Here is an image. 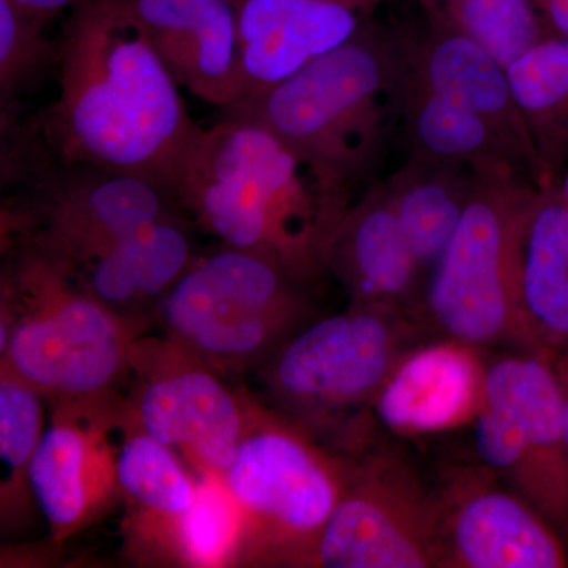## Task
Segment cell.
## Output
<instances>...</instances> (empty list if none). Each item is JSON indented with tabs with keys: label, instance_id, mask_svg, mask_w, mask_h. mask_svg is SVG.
<instances>
[{
	"label": "cell",
	"instance_id": "6da1fadb",
	"mask_svg": "<svg viewBox=\"0 0 568 568\" xmlns=\"http://www.w3.org/2000/svg\"><path fill=\"white\" fill-rule=\"evenodd\" d=\"M59 41V95L36 122L44 144L67 162L138 175L173 193L203 126L129 0H81Z\"/></svg>",
	"mask_w": 568,
	"mask_h": 568
},
{
	"label": "cell",
	"instance_id": "7a4b0ae2",
	"mask_svg": "<svg viewBox=\"0 0 568 568\" xmlns=\"http://www.w3.org/2000/svg\"><path fill=\"white\" fill-rule=\"evenodd\" d=\"M173 194L186 216L224 245L274 260L306 280L353 194L263 123L234 110L201 130Z\"/></svg>",
	"mask_w": 568,
	"mask_h": 568
},
{
	"label": "cell",
	"instance_id": "3957f363",
	"mask_svg": "<svg viewBox=\"0 0 568 568\" xmlns=\"http://www.w3.org/2000/svg\"><path fill=\"white\" fill-rule=\"evenodd\" d=\"M395 31L396 106L407 159L517 174L548 189L506 67L426 13L413 28Z\"/></svg>",
	"mask_w": 568,
	"mask_h": 568
},
{
	"label": "cell",
	"instance_id": "277c9868",
	"mask_svg": "<svg viewBox=\"0 0 568 568\" xmlns=\"http://www.w3.org/2000/svg\"><path fill=\"white\" fill-rule=\"evenodd\" d=\"M396 88V31L368 21L293 77L223 110L263 123L353 194L375 175L398 125Z\"/></svg>",
	"mask_w": 568,
	"mask_h": 568
},
{
	"label": "cell",
	"instance_id": "5b68a950",
	"mask_svg": "<svg viewBox=\"0 0 568 568\" xmlns=\"http://www.w3.org/2000/svg\"><path fill=\"white\" fill-rule=\"evenodd\" d=\"M3 250L2 369L59 403L106 394L129 373L138 328L28 246Z\"/></svg>",
	"mask_w": 568,
	"mask_h": 568
},
{
	"label": "cell",
	"instance_id": "8992f818",
	"mask_svg": "<svg viewBox=\"0 0 568 568\" xmlns=\"http://www.w3.org/2000/svg\"><path fill=\"white\" fill-rule=\"evenodd\" d=\"M312 280L224 245L196 254L156 308L164 335L219 373L260 369L304 327Z\"/></svg>",
	"mask_w": 568,
	"mask_h": 568
},
{
	"label": "cell",
	"instance_id": "52a82bcc",
	"mask_svg": "<svg viewBox=\"0 0 568 568\" xmlns=\"http://www.w3.org/2000/svg\"><path fill=\"white\" fill-rule=\"evenodd\" d=\"M538 190L517 174L477 171L473 197L420 297L444 338L476 349L514 343L541 353L519 291L523 234Z\"/></svg>",
	"mask_w": 568,
	"mask_h": 568
},
{
	"label": "cell",
	"instance_id": "ba28073f",
	"mask_svg": "<svg viewBox=\"0 0 568 568\" xmlns=\"http://www.w3.org/2000/svg\"><path fill=\"white\" fill-rule=\"evenodd\" d=\"M403 313L353 304L298 328L257 369L284 418L308 433L375 405L409 351Z\"/></svg>",
	"mask_w": 568,
	"mask_h": 568
},
{
	"label": "cell",
	"instance_id": "9c48e42d",
	"mask_svg": "<svg viewBox=\"0 0 568 568\" xmlns=\"http://www.w3.org/2000/svg\"><path fill=\"white\" fill-rule=\"evenodd\" d=\"M223 481L244 511L248 541L291 562H312L342 493V463L325 457L286 418L253 406Z\"/></svg>",
	"mask_w": 568,
	"mask_h": 568
},
{
	"label": "cell",
	"instance_id": "30bf717a",
	"mask_svg": "<svg viewBox=\"0 0 568 568\" xmlns=\"http://www.w3.org/2000/svg\"><path fill=\"white\" fill-rule=\"evenodd\" d=\"M342 493L312 562L325 568H428L443 564L436 491L403 459L366 455L342 463Z\"/></svg>",
	"mask_w": 568,
	"mask_h": 568
},
{
	"label": "cell",
	"instance_id": "8fae6325",
	"mask_svg": "<svg viewBox=\"0 0 568 568\" xmlns=\"http://www.w3.org/2000/svg\"><path fill=\"white\" fill-rule=\"evenodd\" d=\"M129 368L136 372V388L126 416L200 477H223L245 435L253 405L246 406L223 383L222 373L170 338H138Z\"/></svg>",
	"mask_w": 568,
	"mask_h": 568
},
{
	"label": "cell",
	"instance_id": "7c38bea8",
	"mask_svg": "<svg viewBox=\"0 0 568 568\" xmlns=\"http://www.w3.org/2000/svg\"><path fill=\"white\" fill-rule=\"evenodd\" d=\"M484 399L518 425L521 463L510 488L549 525L568 530V447L555 357L519 351L485 366Z\"/></svg>",
	"mask_w": 568,
	"mask_h": 568
},
{
	"label": "cell",
	"instance_id": "4fadbf2b",
	"mask_svg": "<svg viewBox=\"0 0 568 568\" xmlns=\"http://www.w3.org/2000/svg\"><path fill=\"white\" fill-rule=\"evenodd\" d=\"M455 474L436 491L443 564L459 568H562L566 548L555 526L511 488Z\"/></svg>",
	"mask_w": 568,
	"mask_h": 568
},
{
	"label": "cell",
	"instance_id": "5bb4252c",
	"mask_svg": "<svg viewBox=\"0 0 568 568\" xmlns=\"http://www.w3.org/2000/svg\"><path fill=\"white\" fill-rule=\"evenodd\" d=\"M234 2L241 36L244 100L274 88L345 43L387 0Z\"/></svg>",
	"mask_w": 568,
	"mask_h": 568
},
{
	"label": "cell",
	"instance_id": "9a60e30c",
	"mask_svg": "<svg viewBox=\"0 0 568 568\" xmlns=\"http://www.w3.org/2000/svg\"><path fill=\"white\" fill-rule=\"evenodd\" d=\"M145 36L175 82L215 106L244 97L241 36L234 0H129Z\"/></svg>",
	"mask_w": 568,
	"mask_h": 568
},
{
	"label": "cell",
	"instance_id": "2e32d148",
	"mask_svg": "<svg viewBox=\"0 0 568 568\" xmlns=\"http://www.w3.org/2000/svg\"><path fill=\"white\" fill-rule=\"evenodd\" d=\"M324 271L345 286L354 305L405 312L420 302L425 272L407 244L383 182L353 201L336 224Z\"/></svg>",
	"mask_w": 568,
	"mask_h": 568
},
{
	"label": "cell",
	"instance_id": "e0dca14e",
	"mask_svg": "<svg viewBox=\"0 0 568 568\" xmlns=\"http://www.w3.org/2000/svg\"><path fill=\"white\" fill-rule=\"evenodd\" d=\"M484 377L476 347L444 338L409 349L376 396L377 420L407 436L465 424L480 409Z\"/></svg>",
	"mask_w": 568,
	"mask_h": 568
},
{
	"label": "cell",
	"instance_id": "ac0fdd59",
	"mask_svg": "<svg viewBox=\"0 0 568 568\" xmlns=\"http://www.w3.org/2000/svg\"><path fill=\"white\" fill-rule=\"evenodd\" d=\"M55 414L28 470L29 491L55 538L95 517L118 487L114 448L100 420Z\"/></svg>",
	"mask_w": 568,
	"mask_h": 568
},
{
	"label": "cell",
	"instance_id": "d6986e66",
	"mask_svg": "<svg viewBox=\"0 0 568 568\" xmlns=\"http://www.w3.org/2000/svg\"><path fill=\"white\" fill-rule=\"evenodd\" d=\"M185 216L148 224L65 274L138 328L196 256Z\"/></svg>",
	"mask_w": 568,
	"mask_h": 568
},
{
	"label": "cell",
	"instance_id": "ffe728a7",
	"mask_svg": "<svg viewBox=\"0 0 568 568\" xmlns=\"http://www.w3.org/2000/svg\"><path fill=\"white\" fill-rule=\"evenodd\" d=\"M523 313L534 345L549 355L568 347V203L556 186L538 190L521 244Z\"/></svg>",
	"mask_w": 568,
	"mask_h": 568
},
{
	"label": "cell",
	"instance_id": "44dd1931",
	"mask_svg": "<svg viewBox=\"0 0 568 568\" xmlns=\"http://www.w3.org/2000/svg\"><path fill=\"white\" fill-rule=\"evenodd\" d=\"M383 183L417 263L432 272L473 197L477 171L465 164L406 159Z\"/></svg>",
	"mask_w": 568,
	"mask_h": 568
},
{
	"label": "cell",
	"instance_id": "7402d4cb",
	"mask_svg": "<svg viewBox=\"0 0 568 568\" xmlns=\"http://www.w3.org/2000/svg\"><path fill=\"white\" fill-rule=\"evenodd\" d=\"M515 103L549 186L568 170V39L548 37L507 67Z\"/></svg>",
	"mask_w": 568,
	"mask_h": 568
},
{
	"label": "cell",
	"instance_id": "603a6c76",
	"mask_svg": "<svg viewBox=\"0 0 568 568\" xmlns=\"http://www.w3.org/2000/svg\"><path fill=\"white\" fill-rule=\"evenodd\" d=\"M125 429L114 448L115 478L122 493L145 523H155L164 536L192 506L197 478L190 476L171 448L142 432L125 414Z\"/></svg>",
	"mask_w": 568,
	"mask_h": 568
},
{
	"label": "cell",
	"instance_id": "cb8c5ba5",
	"mask_svg": "<svg viewBox=\"0 0 568 568\" xmlns=\"http://www.w3.org/2000/svg\"><path fill=\"white\" fill-rule=\"evenodd\" d=\"M175 555L192 567H223L246 545L244 511L222 476L197 478L192 506L168 529Z\"/></svg>",
	"mask_w": 568,
	"mask_h": 568
},
{
	"label": "cell",
	"instance_id": "d4e9b609",
	"mask_svg": "<svg viewBox=\"0 0 568 568\" xmlns=\"http://www.w3.org/2000/svg\"><path fill=\"white\" fill-rule=\"evenodd\" d=\"M424 13L470 37L504 67L548 39L530 0H417Z\"/></svg>",
	"mask_w": 568,
	"mask_h": 568
},
{
	"label": "cell",
	"instance_id": "484cf974",
	"mask_svg": "<svg viewBox=\"0 0 568 568\" xmlns=\"http://www.w3.org/2000/svg\"><path fill=\"white\" fill-rule=\"evenodd\" d=\"M50 22L0 0V118L17 114L22 97L58 70L61 41L48 37Z\"/></svg>",
	"mask_w": 568,
	"mask_h": 568
},
{
	"label": "cell",
	"instance_id": "4316f807",
	"mask_svg": "<svg viewBox=\"0 0 568 568\" xmlns=\"http://www.w3.org/2000/svg\"><path fill=\"white\" fill-rule=\"evenodd\" d=\"M41 395L31 384L2 369L0 379V462L3 470L2 493L6 500L14 491L28 487V470L43 436Z\"/></svg>",
	"mask_w": 568,
	"mask_h": 568
},
{
	"label": "cell",
	"instance_id": "83f0119b",
	"mask_svg": "<svg viewBox=\"0 0 568 568\" xmlns=\"http://www.w3.org/2000/svg\"><path fill=\"white\" fill-rule=\"evenodd\" d=\"M547 37L568 39V0H530Z\"/></svg>",
	"mask_w": 568,
	"mask_h": 568
},
{
	"label": "cell",
	"instance_id": "f1b7e54d",
	"mask_svg": "<svg viewBox=\"0 0 568 568\" xmlns=\"http://www.w3.org/2000/svg\"><path fill=\"white\" fill-rule=\"evenodd\" d=\"M11 2L31 13L39 14L44 20L52 21L63 10L73 9L81 0H11Z\"/></svg>",
	"mask_w": 568,
	"mask_h": 568
},
{
	"label": "cell",
	"instance_id": "f546056e",
	"mask_svg": "<svg viewBox=\"0 0 568 568\" xmlns=\"http://www.w3.org/2000/svg\"><path fill=\"white\" fill-rule=\"evenodd\" d=\"M556 373H558L560 390L564 399V425H566V440L568 447V347L555 355Z\"/></svg>",
	"mask_w": 568,
	"mask_h": 568
},
{
	"label": "cell",
	"instance_id": "4dcf8cb0",
	"mask_svg": "<svg viewBox=\"0 0 568 568\" xmlns=\"http://www.w3.org/2000/svg\"><path fill=\"white\" fill-rule=\"evenodd\" d=\"M556 189L559 190V193L562 194L564 200L568 203V170L562 174V178L559 179Z\"/></svg>",
	"mask_w": 568,
	"mask_h": 568
}]
</instances>
